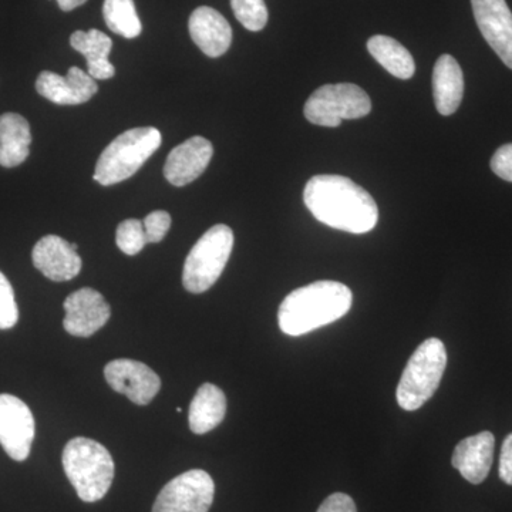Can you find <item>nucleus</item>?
Listing matches in <instances>:
<instances>
[{
    "label": "nucleus",
    "instance_id": "f257e3e1",
    "mask_svg": "<svg viewBox=\"0 0 512 512\" xmlns=\"http://www.w3.org/2000/svg\"><path fill=\"white\" fill-rule=\"evenodd\" d=\"M303 201L316 220L350 234H366L379 221L372 195L342 175H315L306 183Z\"/></svg>",
    "mask_w": 512,
    "mask_h": 512
},
{
    "label": "nucleus",
    "instance_id": "f03ea898",
    "mask_svg": "<svg viewBox=\"0 0 512 512\" xmlns=\"http://www.w3.org/2000/svg\"><path fill=\"white\" fill-rule=\"evenodd\" d=\"M352 303L348 286L335 281L313 282L286 296L279 306V328L285 335H306L343 318Z\"/></svg>",
    "mask_w": 512,
    "mask_h": 512
},
{
    "label": "nucleus",
    "instance_id": "7ed1b4c3",
    "mask_svg": "<svg viewBox=\"0 0 512 512\" xmlns=\"http://www.w3.org/2000/svg\"><path fill=\"white\" fill-rule=\"evenodd\" d=\"M63 468L84 503H97L109 493L114 480V461L103 444L76 437L63 450Z\"/></svg>",
    "mask_w": 512,
    "mask_h": 512
},
{
    "label": "nucleus",
    "instance_id": "20e7f679",
    "mask_svg": "<svg viewBox=\"0 0 512 512\" xmlns=\"http://www.w3.org/2000/svg\"><path fill=\"white\" fill-rule=\"evenodd\" d=\"M161 146L156 127H138L121 133L101 153L94 171V181L109 187L133 177Z\"/></svg>",
    "mask_w": 512,
    "mask_h": 512
},
{
    "label": "nucleus",
    "instance_id": "39448f33",
    "mask_svg": "<svg viewBox=\"0 0 512 512\" xmlns=\"http://www.w3.org/2000/svg\"><path fill=\"white\" fill-rule=\"evenodd\" d=\"M447 367V350L440 339L424 340L407 362L396 399L406 412H416L439 389Z\"/></svg>",
    "mask_w": 512,
    "mask_h": 512
},
{
    "label": "nucleus",
    "instance_id": "423d86ee",
    "mask_svg": "<svg viewBox=\"0 0 512 512\" xmlns=\"http://www.w3.org/2000/svg\"><path fill=\"white\" fill-rule=\"evenodd\" d=\"M234 248V232L227 225H214L192 247L185 259L183 285L188 292L204 293L220 279Z\"/></svg>",
    "mask_w": 512,
    "mask_h": 512
},
{
    "label": "nucleus",
    "instance_id": "0eeeda50",
    "mask_svg": "<svg viewBox=\"0 0 512 512\" xmlns=\"http://www.w3.org/2000/svg\"><path fill=\"white\" fill-rule=\"evenodd\" d=\"M372 110L369 94L352 83L326 84L306 101V120L322 127H339L343 120L366 117Z\"/></svg>",
    "mask_w": 512,
    "mask_h": 512
},
{
    "label": "nucleus",
    "instance_id": "6e6552de",
    "mask_svg": "<svg viewBox=\"0 0 512 512\" xmlns=\"http://www.w3.org/2000/svg\"><path fill=\"white\" fill-rule=\"evenodd\" d=\"M215 484L204 470H190L165 485L153 512H208L214 501Z\"/></svg>",
    "mask_w": 512,
    "mask_h": 512
},
{
    "label": "nucleus",
    "instance_id": "1a4fd4ad",
    "mask_svg": "<svg viewBox=\"0 0 512 512\" xmlns=\"http://www.w3.org/2000/svg\"><path fill=\"white\" fill-rule=\"evenodd\" d=\"M35 440V419L28 404L12 394H0V444L10 458L25 461Z\"/></svg>",
    "mask_w": 512,
    "mask_h": 512
},
{
    "label": "nucleus",
    "instance_id": "9d476101",
    "mask_svg": "<svg viewBox=\"0 0 512 512\" xmlns=\"http://www.w3.org/2000/svg\"><path fill=\"white\" fill-rule=\"evenodd\" d=\"M104 376L114 392L126 394L138 406H147L153 402L161 389L157 373L137 360H113L104 367Z\"/></svg>",
    "mask_w": 512,
    "mask_h": 512
},
{
    "label": "nucleus",
    "instance_id": "9b49d317",
    "mask_svg": "<svg viewBox=\"0 0 512 512\" xmlns=\"http://www.w3.org/2000/svg\"><path fill=\"white\" fill-rule=\"evenodd\" d=\"M63 326L67 333L77 338H90L99 332L111 316L109 303L100 292L83 288L67 296L64 301Z\"/></svg>",
    "mask_w": 512,
    "mask_h": 512
},
{
    "label": "nucleus",
    "instance_id": "f8f14e48",
    "mask_svg": "<svg viewBox=\"0 0 512 512\" xmlns=\"http://www.w3.org/2000/svg\"><path fill=\"white\" fill-rule=\"evenodd\" d=\"M474 18L491 49L512 70V12L505 0H471Z\"/></svg>",
    "mask_w": 512,
    "mask_h": 512
},
{
    "label": "nucleus",
    "instance_id": "ddd939ff",
    "mask_svg": "<svg viewBox=\"0 0 512 512\" xmlns=\"http://www.w3.org/2000/svg\"><path fill=\"white\" fill-rule=\"evenodd\" d=\"M33 265L53 282L72 281L82 271V258L66 239L47 235L32 251Z\"/></svg>",
    "mask_w": 512,
    "mask_h": 512
},
{
    "label": "nucleus",
    "instance_id": "4468645a",
    "mask_svg": "<svg viewBox=\"0 0 512 512\" xmlns=\"http://www.w3.org/2000/svg\"><path fill=\"white\" fill-rule=\"evenodd\" d=\"M36 90L52 103L77 106L92 99L99 87L89 73L79 67H70L66 77L53 72L40 73L36 80Z\"/></svg>",
    "mask_w": 512,
    "mask_h": 512
},
{
    "label": "nucleus",
    "instance_id": "2eb2a0df",
    "mask_svg": "<svg viewBox=\"0 0 512 512\" xmlns=\"http://www.w3.org/2000/svg\"><path fill=\"white\" fill-rule=\"evenodd\" d=\"M214 147L207 138L195 136L168 154L164 177L175 187H184L197 180L210 164Z\"/></svg>",
    "mask_w": 512,
    "mask_h": 512
},
{
    "label": "nucleus",
    "instance_id": "dca6fc26",
    "mask_svg": "<svg viewBox=\"0 0 512 512\" xmlns=\"http://www.w3.org/2000/svg\"><path fill=\"white\" fill-rule=\"evenodd\" d=\"M188 28L195 45L208 57H221L231 47V25L218 10L200 6L191 13Z\"/></svg>",
    "mask_w": 512,
    "mask_h": 512
},
{
    "label": "nucleus",
    "instance_id": "f3484780",
    "mask_svg": "<svg viewBox=\"0 0 512 512\" xmlns=\"http://www.w3.org/2000/svg\"><path fill=\"white\" fill-rule=\"evenodd\" d=\"M495 439L490 431L467 437L457 444L453 453V466L468 483L481 484L490 474L494 461Z\"/></svg>",
    "mask_w": 512,
    "mask_h": 512
},
{
    "label": "nucleus",
    "instance_id": "a211bd4d",
    "mask_svg": "<svg viewBox=\"0 0 512 512\" xmlns=\"http://www.w3.org/2000/svg\"><path fill=\"white\" fill-rule=\"evenodd\" d=\"M433 96L441 116H451L460 107L464 96V74L453 56L443 55L434 66Z\"/></svg>",
    "mask_w": 512,
    "mask_h": 512
},
{
    "label": "nucleus",
    "instance_id": "6ab92c4d",
    "mask_svg": "<svg viewBox=\"0 0 512 512\" xmlns=\"http://www.w3.org/2000/svg\"><path fill=\"white\" fill-rule=\"evenodd\" d=\"M32 131L29 121L18 113L0 116V165L18 167L30 154Z\"/></svg>",
    "mask_w": 512,
    "mask_h": 512
},
{
    "label": "nucleus",
    "instance_id": "aec40b11",
    "mask_svg": "<svg viewBox=\"0 0 512 512\" xmlns=\"http://www.w3.org/2000/svg\"><path fill=\"white\" fill-rule=\"evenodd\" d=\"M70 45L86 57L87 73L94 80H109L116 74V69L109 60L113 40L106 33L97 29L89 32L77 30L70 36Z\"/></svg>",
    "mask_w": 512,
    "mask_h": 512
},
{
    "label": "nucleus",
    "instance_id": "412c9836",
    "mask_svg": "<svg viewBox=\"0 0 512 512\" xmlns=\"http://www.w3.org/2000/svg\"><path fill=\"white\" fill-rule=\"evenodd\" d=\"M227 414V397L215 384H202L190 404V429L195 434H207L220 426Z\"/></svg>",
    "mask_w": 512,
    "mask_h": 512
},
{
    "label": "nucleus",
    "instance_id": "4be33fe9",
    "mask_svg": "<svg viewBox=\"0 0 512 512\" xmlns=\"http://www.w3.org/2000/svg\"><path fill=\"white\" fill-rule=\"evenodd\" d=\"M367 50L380 66L397 79L409 80L416 72L412 53L393 37L377 35L370 37Z\"/></svg>",
    "mask_w": 512,
    "mask_h": 512
},
{
    "label": "nucleus",
    "instance_id": "5701e85b",
    "mask_svg": "<svg viewBox=\"0 0 512 512\" xmlns=\"http://www.w3.org/2000/svg\"><path fill=\"white\" fill-rule=\"evenodd\" d=\"M103 16L107 28L126 39L141 35L143 25L138 18L134 0H104Z\"/></svg>",
    "mask_w": 512,
    "mask_h": 512
},
{
    "label": "nucleus",
    "instance_id": "b1692460",
    "mask_svg": "<svg viewBox=\"0 0 512 512\" xmlns=\"http://www.w3.org/2000/svg\"><path fill=\"white\" fill-rule=\"evenodd\" d=\"M231 8L238 22L251 32H259L268 23L265 0H231Z\"/></svg>",
    "mask_w": 512,
    "mask_h": 512
},
{
    "label": "nucleus",
    "instance_id": "393cba45",
    "mask_svg": "<svg viewBox=\"0 0 512 512\" xmlns=\"http://www.w3.org/2000/svg\"><path fill=\"white\" fill-rule=\"evenodd\" d=\"M116 244L126 255H137L147 245L146 232L140 220H126L117 227Z\"/></svg>",
    "mask_w": 512,
    "mask_h": 512
},
{
    "label": "nucleus",
    "instance_id": "a878e982",
    "mask_svg": "<svg viewBox=\"0 0 512 512\" xmlns=\"http://www.w3.org/2000/svg\"><path fill=\"white\" fill-rule=\"evenodd\" d=\"M18 320L19 308L15 291L8 278L0 272V330L12 329Z\"/></svg>",
    "mask_w": 512,
    "mask_h": 512
},
{
    "label": "nucleus",
    "instance_id": "bb28decb",
    "mask_svg": "<svg viewBox=\"0 0 512 512\" xmlns=\"http://www.w3.org/2000/svg\"><path fill=\"white\" fill-rule=\"evenodd\" d=\"M143 225L147 244H158V242L163 241L167 232L170 231V214L165 211L151 212V214L144 218Z\"/></svg>",
    "mask_w": 512,
    "mask_h": 512
},
{
    "label": "nucleus",
    "instance_id": "cd10ccee",
    "mask_svg": "<svg viewBox=\"0 0 512 512\" xmlns=\"http://www.w3.org/2000/svg\"><path fill=\"white\" fill-rule=\"evenodd\" d=\"M491 170L503 180L512 183V144L498 148L491 158Z\"/></svg>",
    "mask_w": 512,
    "mask_h": 512
},
{
    "label": "nucleus",
    "instance_id": "c85d7f7f",
    "mask_svg": "<svg viewBox=\"0 0 512 512\" xmlns=\"http://www.w3.org/2000/svg\"><path fill=\"white\" fill-rule=\"evenodd\" d=\"M316 512H357L355 501L348 494L329 495Z\"/></svg>",
    "mask_w": 512,
    "mask_h": 512
},
{
    "label": "nucleus",
    "instance_id": "c756f323",
    "mask_svg": "<svg viewBox=\"0 0 512 512\" xmlns=\"http://www.w3.org/2000/svg\"><path fill=\"white\" fill-rule=\"evenodd\" d=\"M498 473L505 484L512 485V433L504 440L503 448H501Z\"/></svg>",
    "mask_w": 512,
    "mask_h": 512
},
{
    "label": "nucleus",
    "instance_id": "7c9ffc66",
    "mask_svg": "<svg viewBox=\"0 0 512 512\" xmlns=\"http://www.w3.org/2000/svg\"><path fill=\"white\" fill-rule=\"evenodd\" d=\"M59 8L63 10V12H70V10L79 8V6L84 5L87 0H56Z\"/></svg>",
    "mask_w": 512,
    "mask_h": 512
},
{
    "label": "nucleus",
    "instance_id": "2f4dec72",
    "mask_svg": "<svg viewBox=\"0 0 512 512\" xmlns=\"http://www.w3.org/2000/svg\"><path fill=\"white\" fill-rule=\"evenodd\" d=\"M175 412H177V413H183V409H181V407H177V409H175Z\"/></svg>",
    "mask_w": 512,
    "mask_h": 512
}]
</instances>
